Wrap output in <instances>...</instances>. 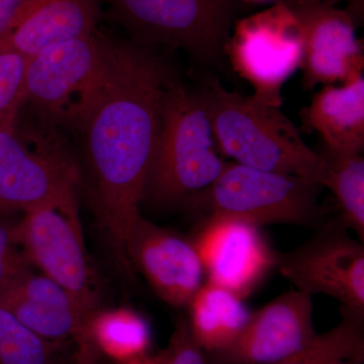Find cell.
I'll list each match as a JSON object with an SVG mask.
<instances>
[{"label":"cell","instance_id":"6da1fadb","mask_svg":"<svg viewBox=\"0 0 364 364\" xmlns=\"http://www.w3.org/2000/svg\"><path fill=\"white\" fill-rule=\"evenodd\" d=\"M173 76L150 48L109 40L97 92L78 128L85 136L100 221L126 265L124 245L141 215L163 95Z\"/></svg>","mask_w":364,"mask_h":364},{"label":"cell","instance_id":"7a4b0ae2","mask_svg":"<svg viewBox=\"0 0 364 364\" xmlns=\"http://www.w3.org/2000/svg\"><path fill=\"white\" fill-rule=\"evenodd\" d=\"M223 156L252 168L301 177L325 188L327 164L280 107L226 90L212 79L196 92Z\"/></svg>","mask_w":364,"mask_h":364},{"label":"cell","instance_id":"3957f363","mask_svg":"<svg viewBox=\"0 0 364 364\" xmlns=\"http://www.w3.org/2000/svg\"><path fill=\"white\" fill-rule=\"evenodd\" d=\"M226 163L202 100L173 76L163 95L144 202L188 208L198 193L214 183Z\"/></svg>","mask_w":364,"mask_h":364},{"label":"cell","instance_id":"277c9868","mask_svg":"<svg viewBox=\"0 0 364 364\" xmlns=\"http://www.w3.org/2000/svg\"><path fill=\"white\" fill-rule=\"evenodd\" d=\"M112 18L152 48L182 50L205 67L226 68L227 46L240 0H102Z\"/></svg>","mask_w":364,"mask_h":364},{"label":"cell","instance_id":"5b68a950","mask_svg":"<svg viewBox=\"0 0 364 364\" xmlns=\"http://www.w3.org/2000/svg\"><path fill=\"white\" fill-rule=\"evenodd\" d=\"M21 107L0 121V217L76 196L79 183L77 165L58 134L51 124L21 126Z\"/></svg>","mask_w":364,"mask_h":364},{"label":"cell","instance_id":"8992f818","mask_svg":"<svg viewBox=\"0 0 364 364\" xmlns=\"http://www.w3.org/2000/svg\"><path fill=\"white\" fill-rule=\"evenodd\" d=\"M322 186L301 177L227 162L212 186L198 193L189 210L261 227L289 224L320 228L327 219L318 203Z\"/></svg>","mask_w":364,"mask_h":364},{"label":"cell","instance_id":"52a82bcc","mask_svg":"<svg viewBox=\"0 0 364 364\" xmlns=\"http://www.w3.org/2000/svg\"><path fill=\"white\" fill-rule=\"evenodd\" d=\"M18 238L31 265L70 296L90 328L100 294L83 243L76 196L38 205L18 220Z\"/></svg>","mask_w":364,"mask_h":364},{"label":"cell","instance_id":"ba28073f","mask_svg":"<svg viewBox=\"0 0 364 364\" xmlns=\"http://www.w3.org/2000/svg\"><path fill=\"white\" fill-rule=\"evenodd\" d=\"M109 42L97 30L28 59L23 105H32L50 124L79 128L102 78Z\"/></svg>","mask_w":364,"mask_h":364},{"label":"cell","instance_id":"9c48e42d","mask_svg":"<svg viewBox=\"0 0 364 364\" xmlns=\"http://www.w3.org/2000/svg\"><path fill=\"white\" fill-rule=\"evenodd\" d=\"M275 268L296 291L331 296L341 315L364 321V246L339 218L294 250L275 252Z\"/></svg>","mask_w":364,"mask_h":364},{"label":"cell","instance_id":"30bf717a","mask_svg":"<svg viewBox=\"0 0 364 364\" xmlns=\"http://www.w3.org/2000/svg\"><path fill=\"white\" fill-rule=\"evenodd\" d=\"M226 54L235 71L252 86L254 100L280 107L282 87L303 56L301 30L286 2L237 20Z\"/></svg>","mask_w":364,"mask_h":364},{"label":"cell","instance_id":"8fae6325","mask_svg":"<svg viewBox=\"0 0 364 364\" xmlns=\"http://www.w3.org/2000/svg\"><path fill=\"white\" fill-rule=\"evenodd\" d=\"M298 21L303 40L301 65L305 90L346 83L363 75V48L347 9L326 0H284Z\"/></svg>","mask_w":364,"mask_h":364},{"label":"cell","instance_id":"7c38bea8","mask_svg":"<svg viewBox=\"0 0 364 364\" xmlns=\"http://www.w3.org/2000/svg\"><path fill=\"white\" fill-rule=\"evenodd\" d=\"M312 296L287 291L250 314L231 344L208 353L212 364H274L315 338Z\"/></svg>","mask_w":364,"mask_h":364},{"label":"cell","instance_id":"4fadbf2b","mask_svg":"<svg viewBox=\"0 0 364 364\" xmlns=\"http://www.w3.org/2000/svg\"><path fill=\"white\" fill-rule=\"evenodd\" d=\"M193 245L208 282L244 299L275 268V252L259 227L226 217H205Z\"/></svg>","mask_w":364,"mask_h":364},{"label":"cell","instance_id":"5bb4252c","mask_svg":"<svg viewBox=\"0 0 364 364\" xmlns=\"http://www.w3.org/2000/svg\"><path fill=\"white\" fill-rule=\"evenodd\" d=\"M124 256L170 306H188L203 286L205 270L193 242L141 215L129 232Z\"/></svg>","mask_w":364,"mask_h":364},{"label":"cell","instance_id":"9a60e30c","mask_svg":"<svg viewBox=\"0 0 364 364\" xmlns=\"http://www.w3.org/2000/svg\"><path fill=\"white\" fill-rule=\"evenodd\" d=\"M0 304L42 338L57 342L71 337L78 345L80 363H90V328L70 296L49 277L31 267L0 296Z\"/></svg>","mask_w":364,"mask_h":364},{"label":"cell","instance_id":"2e32d148","mask_svg":"<svg viewBox=\"0 0 364 364\" xmlns=\"http://www.w3.org/2000/svg\"><path fill=\"white\" fill-rule=\"evenodd\" d=\"M97 0H35L9 26L0 40V51L26 60L52 46L97 31Z\"/></svg>","mask_w":364,"mask_h":364},{"label":"cell","instance_id":"e0dca14e","mask_svg":"<svg viewBox=\"0 0 364 364\" xmlns=\"http://www.w3.org/2000/svg\"><path fill=\"white\" fill-rule=\"evenodd\" d=\"M306 129L317 132L323 147L338 152L364 149V78L325 85L301 112Z\"/></svg>","mask_w":364,"mask_h":364},{"label":"cell","instance_id":"ac0fdd59","mask_svg":"<svg viewBox=\"0 0 364 364\" xmlns=\"http://www.w3.org/2000/svg\"><path fill=\"white\" fill-rule=\"evenodd\" d=\"M188 306L189 328L208 353L231 344L250 317L243 299L208 280L196 291Z\"/></svg>","mask_w":364,"mask_h":364},{"label":"cell","instance_id":"d6986e66","mask_svg":"<svg viewBox=\"0 0 364 364\" xmlns=\"http://www.w3.org/2000/svg\"><path fill=\"white\" fill-rule=\"evenodd\" d=\"M90 333L93 346L121 363L145 358L151 345L147 321L131 309L98 311Z\"/></svg>","mask_w":364,"mask_h":364},{"label":"cell","instance_id":"ffe728a7","mask_svg":"<svg viewBox=\"0 0 364 364\" xmlns=\"http://www.w3.org/2000/svg\"><path fill=\"white\" fill-rule=\"evenodd\" d=\"M327 164L325 188L332 191L340 210L339 219L364 241V159L360 153L338 152L323 147Z\"/></svg>","mask_w":364,"mask_h":364},{"label":"cell","instance_id":"44dd1931","mask_svg":"<svg viewBox=\"0 0 364 364\" xmlns=\"http://www.w3.org/2000/svg\"><path fill=\"white\" fill-rule=\"evenodd\" d=\"M364 321L341 315L338 325L316 335L305 348L274 364H332L341 360L364 361Z\"/></svg>","mask_w":364,"mask_h":364},{"label":"cell","instance_id":"7402d4cb","mask_svg":"<svg viewBox=\"0 0 364 364\" xmlns=\"http://www.w3.org/2000/svg\"><path fill=\"white\" fill-rule=\"evenodd\" d=\"M56 350L0 304V364H55Z\"/></svg>","mask_w":364,"mask_h":364},{"label":"cell","instance_id":"603a6c76","mask_svg":"<svg viewBox=\"0 0 364 364\" xmlns=\"http://www.w3.org/2000/svg\"><path fill=\"white\" fill-rule=\"evenodd\" d=\"M31 267L18 243V221L0 217V296Z\"/></svg>","mask_w":364,"mask_h":364},{"label":"cell","instance_id":"cb8c5ba5","mask_svg":"<svg viewBox=\"0 0 364 364\" xmlns=\"http://www.w3.org/2000/svg\"><path fill=\"white\" fill-rule=\"evenodd\" d=\"M26 62L16 53L0 51V121L23 105Z\"/></svg>","mask_w":364,"mask_h":364},{"label":"cell","instance_id":"d4e9b609","mask_svg":"<svg viewBox=\"0 0 364 364\" xmlns=\"http://www.w3.org/2000/svg\"><path fill=\"white\" fill-rule=\"evenodd\" d=\"M153 359L156 364H212L184 318L177 321L168 344Z\"/></svg>","mask_w":364,"mask_h":364},{"label":"cell","instance_id":"484cf974","mask_svg":"<svg viewBox=\"0 0 364 364\" xmlns=\"http://www.w3.org/2000/svg\"><path fill=\"white\" fill-rule=\"evenodd\" d=\"M35 0H0V40L9 26Z\"/></svg>","mask_w":364,"mask_h":364},{"label":"cell","instance_id":"4316f807","mask_svg":"<svg viewBox=\"0 0 364 364\" xmlns=\"http://www.w3.org/2000/svg\"><path fill=\"white\" fill-rule=\"evenodd\" d=\"M347 11H348L354 21L358 25L363 20L364 0H349Z\"/></svg>","mask_w":364,"mask_h":364},{"label":"cell","instance_id":"83f0119b","mask_svg":"<svg viewBox=\"0 0 364 364\" xmlns=\"http://www.w3.org/2000/svg\"><path fill=\"white\" fill-rule=\"evenodd\" d=\"M122 364H156L155 363L154 359H150V358H140V359H136V360L133 361H129V363H124Z\"/></svg>","mask_w":364,"mask_h":364},{"label":"cell","instance_id":"f1b7e54d","mask_svg":"<svg viewBox=\"0 0 364 364\" xmlns=\"http://www.w3.org/2000/svg\"><path fill=\"white\" fill-rule=\"evenodd\" d=\"M332 364H363V363H358V361H353V360H341V361H337V363H334Z\"/></svg>","mask_w":364,"mask_h":364},{"label":"cell","instance_id":"f546056e","mask_svg":"<svg viewBox=\"0 0 364 364\" xmlns=\"http://www.w3.org/2000/svg\"><path fill=\"white\" fill-rule=\"evenodd\" d=\"M241 2H262L267 0H240Z\"/></svg>","mask_w":364,"mask_h":364}]
</instances>
